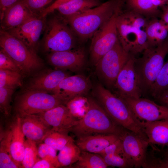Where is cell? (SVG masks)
Wrapping results in <instances>:
<instances>
[{"instance_id":"6da1fadb","label":"cell","mask_w":168,"mask_h":168,"mask_svg":"<svg viewBox=\"0 0 168 168\" xmlns=\"http://www.w3.org/2000/svg\"><path fill=\"white\" fill-rule=\"evenodd\" d=\"M91 94L117 124L147 139L140 123L123 99L114 94L100 82L92 87Z\"/></svg>"},{"instance_id":"7a4b0ae2","label":"cell","mask_w":168,"mask_h":168,"mask_svg":"<svg viewBox=\"0 0 168 168\" xmlns=\"http://www.w3.org/2000/svg\"><path fill=\"white\" fill-rule=\"evenodd\" d=\"M125 1L109 0L80 14L64 18L76 35L85 40L92 37Z\"/></svg>"},{"instance_id":"3957f363","label":"cell","mask_w":168,"mask_h":168,"mask_svg":"<svg viewBox=\"0 0 168 168\" xmlns=\"http://www.w3.org/2000/svg\"><path fill=\"white\" fill-rule=\"evenodd\" d=\"M87 108L83 117L70 130L79 137L97 134L119 135L123 128L117 124L93 98H87Z\"/></svg>"},{"instance_id":"277c9868","label":"cell","mask_w":168,"mask_h":168,"mask_svg":"<svg viewBox=\"0 0 168 168\" xmlns=\"http://www.w3.org/2000/svg\"><path fill=\"white\" fill-rule=\"evenodd\" d=\"M168 54V36L156 46L148 48L142 57L134 58V67L142 93L149 92Z\"/></svg>"},{"instance_id":"5b68a950","label":"cell","mask_w":168,"mask_h":168,"mask_svg":"<svg viewBox=\"0 0 168 168\" xmlns=\"http://www.w3.org/2000/svg\"><path fill=\"white\" fill-rule=\"evenodd\" d=\"M1 49L16 64L24 77L28 76L41 68L43 61L23 42L7 31L0 30Z\"/></svg>"},{"instance_id":"8992f818","label":"cell","mask_w":168,"mask_h":168,"mask_svg":"<svg viewBox=\"0 0 168 168\" xmlns=\"http://www.w3.org/2000/svg\"><path fill=\"white\" fill-rule=\"evenodd\" d=\"M43 40L44 51L49 53L75 48V34L62 16H54L46 21Z\"/></svg>"},{"instance_id":"52a82bcc","label":"cell","mask_w":168,"mask_h":168,"mask_svg":"<svg viewBox=\"0 0 168 168\" xmlns=\"http://www.w3.org/2000/svg\"><path fill=\"white\" fill-rule=\"evenodd\" d=\"M67 101L60 96L34 90H26L17 98L14 106L16 116L21 117L49 110Z\"/></svg>"},{"instance_id":"ba28073f","label":"cell","mask_w":168,"mask_h":168,"mask_svg":"<svg viewBox=\"0 0 168 168\" xmlns=\"http://www.w3.org/2000/svg\"><path fill=\"white\" fill-rule=\"evenodd\" d=\"M131 55L118 40L95 65V72L100 82L108 89L114 88L119 73Z\"/></svg>"},{"instance_id":"9c48e42d","label":"cell","mask_w":168,"mask_h":168,"mask_svg":"<svg viewBox=\"0 0 168 168\" xmlns=\"http://www.w3.org/2000/svg\"><path fill=\"white\" fill-rule=\"evenodd\" d=\"M124 6V4L121 5L92 37L90 49V59L92 64L95 66L113 48L118 40L116 21Z\"/></svg>"},{"instance_id":"30bf717a","label":"cell","mask_w":168,"mask_h":168,"mask_svg":"<svg viewBox=\"0 0 168 168\" xmlns=\"http://www.w3.org/2000/svg\"><path fill=\"white\" fill-rule=\"evenodd\" d=\"M118 40L123 48L134 56L148 47L145 30L134 26L126 12H121L116 21Z\"/></svg>"},{"instance_id":"8fae6325","label":"cell","mask_w":168,"mask_h":168,"mask_svg":"<svg viewBox=\"0 0 168 168\" xmlns=\"http://www.w3.org/2000/svg\"><path fill=\"white\" fill-rule=\"evenodd\" d=\"M119 136L124 154L133 167L143 168L149 145L147 140L124 128Z\"/></svg>"},{"instance_id":"7c38bea8","label":"cell","mask_w":168,"mask_h":168,"mask_svg":"<svg viewBox=\"0 0 168 168\" xmlns=\"http://www.w3.org/2000/svg\"><path fill=\"white\" fill-rule=\"evenodd\" d=\"M46 22V17L35 15L19 26L6 31L37 53L40 38L44 30Z\"/></svg>"},{"instance_id":"4fadbf2b","label":"cell","mask_w":168,"mask_h":168,"mask_svg":"<svg viewBox=\"0 0 168 168\" xmlns=\"http://www.w3.org/2000/svg\"><path fill=\"white\" fill-rule=\"evenodd\" d=\"M134 56L131 55L119 73L114 88L121 98L138 99L142 92L134 67Z\"/></svg>"},{"instance_id":"5bb4252c","label":"cell","mask_w":168,"mask_h":168,"mask_svg":"<svg viewBox=\"0 0 168 168\" xmlns=\"http://www.w3.org/2000/svg\"><path fill=\"white\" fill-rule=\"evenodd\" d=\"M122 99L128 105L139 122H151L168 119V109L152 100L141 97L138 99Z\"/></svg>"},{"instance_id":"9a60e30c","label":"cell","mask_w":168,"mask_h":168,"mask_svg":"<svg viewBox=\"0 0 168 168\" xmlns=\"http://www.w3.org/2000/svg\"><path fill=\"white\" fill-rule=\"evenodd\" d=\"M48 63L57 69L78 72L83 69L86 62L84 49L81 48L49 53Z\"/></svg>"},{"instance_id":"2e32d148","label":"cell","mask_w":168,"mask_h":168,"mask_svg":"<svg viewBox=\"0 0 168 168\" xmlns=\"http://www.w3.org/2000/svg\"><path fill=\"white\" fill-rule=\"evenodd\" d=\"M90 79L82 75L65 78L52 92L64 99L67 102L76 97L84 96L92 88Z\"/></svg>"},{"instance_id":"e0dca14e","label":"cell","mask_w":168,"mask_h":168,"mask_svg":"<svg viewBox=\"0 0 168 168\" xmlns=\"http://www.w3.org/2000/svg\"><path fill=\"white\" fill-rule=\"evenodd\" d=\"M57 131L68 134L76 124L74 117L65 105H61L44 112L37 114Z\"/></svg>"},{"instance_id":"ac0fdd59","label":"cell","mask_w":168,"mask_h":168,"mask_svg":"<svg viewBox=\"0 0 168 168\" xmlns=\"http://www.w3.org/2000/svg\"><path fill=\"white\" fill-rule=\"evenodd\" d=\"M69 76L64 70H46L33 77L29 83L26 90L52 92L65 78Z\"/></svg>"},{"instance_id":"d6986e66","label":"cell","mask_w":168,"mask_h":168,"mask_svg":"<svg viewBox=\"0 0 168 168\" xmlns=\"http://www.w3.org/2000/svg\"><path fill=\"white\" fill-rule=\"evenodd\" d=\"M34 15L22 0H19L0 16L1 29L7 31L16 28Z\"/></svg>"},{"instance_id":"ffe728a7","label":"cell","mask_w":168,"mask_h":168,"mask_svg":"<svg viewBox=\"0 0 168 168\" xmlns=\"http://www.w3.org/2000/svg\"><path fill=\"white\" fill-rule=\"evenodd\" d=\"M20 118L22 130L25 137L36 143L43 141L52 128L37 114L27 115Z\"/></svg>"},{"instance_id":"44dd1931","label":"cell","mask_w":168,"mask_h":168,"mask_svg":"<svg viewBox=\"0 0 168 168\" xmlns=\"http://www.w3.org/2000/svg\"><path fill=\"white\" fill-rule=\"evenodd\" d=\"M7 132L11 156L20 167H22L25 150V136L22 130L20 117L16 116L15 120Z\"/></svg>"},{"instance_id":"7402d4cb","label":"cell","mask_w":168,"mask_h":168,"mask_svg":"<svg viewBox=\"0 0 168 168\" xmlns=\"http://www.w3.org/2000/svg\"><path fill=\"white\" fill-rule=\"evenodd\" d=\"M140 123L149 146L168 147V119Z\"/></svg>"},{"instance_id":"603a6c76","label":"cell","mask_w":168,"mask_h":168,"mask_svg":"<svg viewBox=\"0 0 168 168\" xmlns=\"http://www.w3.org/2000/svg\"><path fill=\"white\" fill-rule=\"evenodd\" d=\"M119 138L115 134H97L77 138L76 144L81 151L99 154Z\"/></svg>"},{"instance_id":"cb8c5ba5","label":"cell","mask_w":168,"mask_h":168,"mask_svg":"<svg viewBox=\"0 0 168 168\" xmlns=\"http://www.w3.org/2000/svg\"><path fill=\"white\" fill-rule=\"evenodd\" d=\"M101 3L99 0H71L60 5L55 11L65 18L80 14Z\"/></svg>"},{"instance_id":"d4e9b609","label":"cell","mask_w":168,"mask_h":168,"mask_svg":"<svg viewBox=\"0 0 168 168\" xmlns=\"http://www.w3.org/2000/svg\"><path fill=\"white\" fill-rule=\"evenodd\" d=\"M145 31L148 48L157 46L168 36V31L166 25L160 20L156 19L147 22Z\"/></svg>"},{"instance_id":"484cf974","label":"cell","mask_w":168,"mask_h":168,"mask_svg":"<svg viewBox=\"0 0 168 168\" xmlns=\"http://www.w3.org/2000/svg\"><path fill=\"white\" fill-rule=\"evenodd\" d=\"M81 150L72 138L66 145L59 151L58 155L61 167L70 166L79 160Z\"/></svg>"},{"instance_id":"4316f807","label":"cell","mask_w":168,"mask_h":168,"mask_svg":"<svg viewBox=\"0 0 168 168\" xmlns=\"http://www.w3.org/2000/svg\"><path fill=\"white\" fill-rule=\"evenodd\" d=\"M76 168H105L109 166L100 154L81 151L78 161L74 164Z\"/></svg>"},{"instance_id":"83f0119b","label":"cell","mask_w":168,"mask_h":168,"mask_svg":"<svg viewBox=\"0 0 168 168\" xmlns=\"http://www.w3.org/2000/svg\"><path fill=\"white\" fill-rule=\"evenodd\" d=\"M128 11L142 15L154 16L159 13L158 8L154 6L151 0H125Z\"/></svg>"},{"instance_id":"f1b7e54d","label":"cell","mask_w":168,"mask_h":168,"mask_svg":"<svg viewBox=\"0 0 168 168\" xmlns=\"http://www.w3.org/2000/svg\"><path fill=\"white\" fill-rule=\"evenodd\" d=\"M168 88V59L165 62L149 93L155 99Z\"/></svg>"},{"instance_id":"f546056e","label":"cell","mask_w":168,"mask_h":168,"mask_svg":"<svg viewBox=\"0 0 168 168\" xmlns=\"http://www.w3.org/2000/svg\"><path fill=\"white\" fill-rule=\"evenodd\" d=\"M20 166L15 162L10 154L9 140L7 132L0 135V168H17Z\"/></svg>"},{"instance_id":"4dcf8cb0","label":"cell","mask_w":168,"mask_h":168,"mask_svg":"<svg viewBox=\"0 0 168 168\" xmlns=\"http://www.w3.org/2000/svg\"><path fill=\"white\" fill-rule=\"evenodd\" d=\"M147 168H168V152L164 149H153L148 154Z\"/></svg>"},{"instance_id":"1f68e13d","label":"cell","mask_w":168,"mask_h":168,"mask_svg":"<svg viewBox=\"0 0 168 168\" xmlns=\"http://www.w3.org/2000/svg\"><path fill=\"white\" fill-rule=\"evenodd\" d=\"M23 77L19 72L0 69V87L15 89L22 86Z\"/></svg>"},{"instance_id":"d6a6232c","label":"cell","mask_w":168,"mask_h":168,"mask_svg":"<svg viewBox=\"0 0 168 168\" xmlns=\"http://www.w3.org/2000/svg\"><path fill=\"white\" fill-rule=\"evenodd\" d=\"M72 138L68 134L57 131L51 128L43 141L57 151H60Z\"/></svg>"},{"instance_id":"836d02e7","label":"cell","mask_w":168,"mask_h":168,"mask_svg":"<svg viewBox=\"0 0 168 168\" xmlns=\"http://www.w3.org/2000/svg\"><path fill=\"white\" fill-rule=\"evenodd\" d=\"M36 143V142L28 139L25 140L22 167L33 168L35 162L39 159Z\"/></svg>"},{"instance_id":"e575fe53","label":"cell","mask_w":168,"mask_h":168,"mask_svg":"<svg viewBox=\"0 0 168 168\" xmlns=\"http://www.w3.org/2000/svg\"><path fill=\"white\" fill-rule=\"evenodd\" d=\"M66 105L73 115L78 119L85 114L87 108V98L84 96L75 98L67 103Z\"/></svg>"},{"instance_id":"d590c367","label":"cell","mask_w":168,"mask_h":168,"mask_svg":"<svg viewBox=\"0 0 168 168\" xmlns=\"http://www.w3.org/2000/svg\"><path fill=\"white\" fill-rule=\"evenodd\" d=\"M14 90L6 87H0V111L6 117H8L11 114V104Z\"/></svg>"},{"instance_id":"8d00e7d4","label":"cell","mask_w":168,"mask_h":168,"mask_svg":"<svg viewBox=\"0 0 168 168\" xmlns=\"http://www.w3.org/2000/svg\"><path fill=\"white\" fill-rule=\"evenodd\" d=\"M101 156L109 166L123 168L133 167L124 154H109Z\"/></svg>"},{"instance_id":"74e56055","label":"cell","mask_w":168,"mask_h":168,"mask_svg":"<svg viewBox=\"0 0 168 168\" xmlns=\"http://www.w3.org/2000/svg\"><path fill=\"white\" fill-rule=\"evenodd\" d=\"M38 153L40 158L49 160L52 162L56 168L61 167L58 161L56 150L44 143H40L38 147Z\"/></svg>"},{"instance_id":"f35d334b","label":"cell","mask_w":168,"mask_h":168,"mask_svg":"<svg viewBox=\"0 0 168 168\" xmlns=\"http://www.w3.org/2000/svg\"><path fill=\"white\" fill-rule=\"evenodd\" d=\"M34 14L39 15L46 6L53 0H22Z\"/></svg>"},{"instance_id":"ab89813d","label":"cell","mask_w":168,"mask_h":168,"mask_svg":"<svg viewBox=\"0 0 168 168\" xmlns=\"http://www.w3.org/2000/svg\"><path fill=\"white\" fill-rule=\"evenodd\" d=\"M0 69L13 71L21 74L16 63L2 49L0 50Z\"/></svg>"},{"instance_id":"60d3db41","label":"cell","mask_w":168,"mask_h":168,"mask_svg":"<svg viewBox=\"0 0 168 168\" xmlns=\"http://www.w3.org/2000/svg\"><path fill=\"white\" fill-rule=\"evenodd\" d=\"M124 154L122 142L120 138L111 144L106 147L99 154L103 156L109 154Z\"/></svg>"},{"instance_id":"b9f144b4","label":"cell","mask_w":168,"mask_h":168,"mask_svg":"<svg viewBox=\"0 0 168 168\" xmlns=\"http://www.w3.org/2000/svg\"><path fill=\"white\" fill-rule=\"evenodd\" d=\"M70 0H56L52 4L44 9L40 15L41 16L46 17L49 14L55 11L56 9L60 5Z\"/></svg>"},{"instance_id":"7bdbcfd3","label":"cell","mask_w":168,"mask_h":168,"mask_svg":"<svg viewBox=\"0 0 168 168\" xmlns=\"http://www.w3.org/2000/svg\"><path fill=\"white\" fill-rule=\"evenodd\" d=\"M55 165L50 161L44 159H38L33 168H55Z\"/></svg>"},{"instance_id":"ee69618b","label":"cell","mask_w":168,"mask_h":168,"mask_svg":"<svg viewBox=\"0 0 168 168\" xmlns=\"http://www.w3.org/2000/svg\"><path fill=\"white\" fill-rule=\"evenodd\" d=\"M155 99L160 105L168 109V88L163 91Z\"/></svg>"},{"instance_id":"f6af8a7d","label":"cell","mask_w":168,"mask_h":168,"mask_svg":"<svg viewBox=\"0 0 168 168\" xmlns=\"http://www.w3.org/2000/svg\"><path fill=\"white\" fill-rule=\"evenodd\" d=\"M19 0H0V16L8 7Z\"/></svg>"},{"instance_id":"bcb514c9","label":"cell","mask_w":168,"mask_h":168,"mask_svg":"<svg viewBox=\"0 0 168 168\" xmlns=\"http://www.w3.org/2000/svg\"><path fill=\"white\" fill-rule=\"evenodd\" d=\"M161 7L162 9V12L160 20L165 25H167L168 24V4H167Z\"/></svg>"},{"instance_id":"7dc6e473","label":"cell","mask_w":168,"mask_h":168,"mask_svg":"<svg viewBox=\"0 0 168 168\" xmlns=\"http://www.w3.org/2000/svg\"><path fill=\"white\" fill-rule=\"evenodd\" d=\"M153 5L155 7L158 8L167 4V3L163 0H151Z\"/></svg>"},{"instance_id":"c3c4849f","label":"cell","mask_w":168,"mask_h":168,"mask_svg":"<svg viewBox=\"0 0 168 168\" xmlns=\"http://www.w3.org/2000/svg\"><path fill=\"white\" fill-rule=\"evenodd\" d=\"M166 152H168V147H166V148L164 150Z\"/></svg>"},{"instance_id":"681fc988","label":"cell","mask_w":168,"mask_h":168,"mask_svg":"<svg viewBox=\"0 0 168 168\" xmlns=\"http://www.w3.org/2000/svg\"><path fill=\"white\" fill-rule=\"evenodd\" d=\"M166 28L168 31V24L166 25Z\"/></svg>"},{"instance_id":"f907efd6","label":"cell","mask_w":168,"mask_h":168,"mask_svg":"<svg viewBox=\"0 0 168 168\" xmlns=\"http://www.w3.org/2000/svg\"><path fill=\"white\" fill-rule=\"evenodd\" d=\"M163 0L165 2H166L167 4L168 3V0Z\"/></svg>"},{"instance_id":"816d5d0a","label":"cell","mask_w":168,"mask_h":168,"mask_svg":"<svg viewBox=\"0 0 168 168\" xmlns=\"http://www.w3.org/2000/svg\"><path fill=\"white\" fill-rule=\"evenodd\" d=\"M167 4H168V3Z\"/></svg>"}]
</instances>
